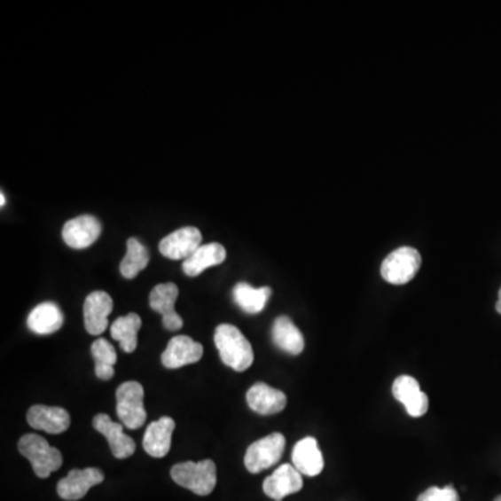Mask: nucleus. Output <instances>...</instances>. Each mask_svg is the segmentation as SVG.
<instances>
[{
    "label": "nucleus",
    "instance_id": "obj_11",
    "mask_svg": "<svg viewBox=\"0 0 501 501\" xmlns=\"http://www.w3.org/2000/svg\"><path fill=\"white\" fill-rule=\"evenodd\" d=\"M102 226L97 217L90 215L68 220L63 227L62 236L65 243L73 249H85L99 239Z\"/></svg>",
    "mask_w": 501,
    "mask_h": 501
},
{
    "label": "nucleus",
    "instance_id": "obj_12",
    "mask_svg": "<svg viewBox=\"0 0 501 501\" xmlns=\"http://www.w3.org/2000/svg\"><path fill=\"white\" fill-rule=\"evenodd\" d=\"M202 356H204L202 344L197 343L192 337L176 336L168 341L160 359L165 368L178 369L198 363Z\"/></svg>",
    "mask_w": 501,
    "mask_h": 501
},
{
    "label": "nucleus",
    "instance_id": "obj_3",
    "mask_svg": "<svg viewBox=\"0 0 501 501\" xmlns=\"http://www.w3.org/2000/svg\"><path fill=\"white\" fill-rule=\"evenodd\" d=\"M19 450L20 453L31 463L34 473L38 478H48L51 474L62 466V453L38 434H24L20 439Z\"/></svg>",
    "mask_w": 501,
    "mask_h": 501
},
{
    "label": "nucleus",
    "instance_id": "obj_26",
    "mask_svg": "<svg viewBox=\"0 0 501 501\" xmlns=\"http://www.w3.org/2000/svg\"><path fill=\"white\" fill-rule=\"evenodd\" d=\"M92 356L95 359V373L100 380H110L114 376V365L117 363V353L114 347L105 339L95 340L91 346Z\"/></svg>",
    "mask_w": 501,
    "mask_h": 501
},
{
    "label": "nucleus",
    "instance_id": "obj_18",
    "mask_svg": "<svg viewBox=\"0 0 501 501\" xmlns=\"http://www.w3.org/2000/svg\"><path fill=\"white\" fill-rule=\"evenodd\" d=\"M249 408L261 415H275L287 405V395L266 383H255L247 393Z\"/></svg>",
    "mask_w": 501,
    "mask_h": 501
},
{
    "label": "nucleus",
    "instance_id": "obj_1",
    "mask_svg": "<svg viewBox=\"0 0 501 501\" xmlns=\"http://www.w3.org/2000/svg\"><path fill=\"white\" fill-rule=\"evenodd\" d=\"M215 344L224 365L244 372L254 364V349L248 340L233 325H219L215 330Z\"/></svg>",
    "mask_w": 501,
    "mask_h": 501
},
{
    "label": "nucleus",
    "instance_id": "obj_27",
    "mask_svg": "<svg viewBox=\"0 0 501 501\" xmlns=\"http://www.w3.org/2000/svg\"><path fill=\"white\" fill-rule=\"evenodd\" d=\"M417 501H459V496L453 485L446 486V488L432 486L424 493H420Z\"/></svg>",
    "mask_w": 501,
    "mask_h": 501
},
{
    "label": "nucleus",
    "instance_id": "obj_9",
    "mask_svg": "<svg viewBox=\"0 0 501 501\" xmlns=\"http://www.w3.org/2000/svg\"><path fill=\"white\" fill-rule=\"evenodd\" d=\"M105 475L100 469H73L66 478L59 481L58 495L67 501H77L87 495L92 486L104 482Z\"/></svg>",
    "mask_w": 501,
    "mask_h": 501
},
{
    "label": "nucleus",
    "instance_id": "obj_17",
    "mask_svg": "<svg viewBox=\"0 0 501 501\" xmlns=\"http://www.w3.org/2000/svg\"><path fill=\"white\" fill-rule=\"evenodd\" d=\"M175 420L162 417L146 427L143 446L145 453L155 458L168 456L172 447V434L175 432Z\"/></svg>",
    "mask_w": 501,
    "mask_h": 501
},
{
    "label": "nucleus",
    "instance_id": "obj_14",
    "mask_svg": "<svg viewBox=\"0 0 501 501\" xmlns=\"http://www.w3.org/2000/svg\"><path fill=\"white\" fill-rule=\"evenodd\" d=\"M114 310V300L107 293L94 292L84 302V324L88 333L99 336L109 325V315Z\"/></svg>",
    "mask_w": 501,
    "mask_h": 501
},
{
    "label": "nucleus",
    "instance_id": "obj_28",
    "mask_svg": "<svg viewBox=\"0 0 501 501\" xmlns=\"http://www.w3.org/2000/svg\"><path fill=\"white\" fill-rule=\"evenodd\" d=\"M496 309H497L498 314L501 315V288L500 292H498V301L497 304H496Z\"/></svg>",
    "mask_w": 501,
    "mask_h": 501
},
{
    "label": "nucleus",
    "instance_id": "obj_13",
    "mask_svg": "<svg viewBox=\"0 0 501 501\" xmlns=\"http://www.w3.org/2000/svg\"><path fill=\"white\" fill-rule=\"evenodd\" d=\"M302 475L294 466L283 464L263 482V492L275 501H282L287 496L294 495L302 489Z\"/></svg>",
    "mask_w": 501,
    "mask_h": 501
},
{
    "label": "nucleus",
    "instance_id": "obj_2",
    "mask_svg": "<svg viewBox=\"0 0 501 501\" xmlns=\"http://www.w3.org/2000/svg\"><path fill=\"white\" fill-rule=\"evenodd\" d=\"M170 475L178 486L188 489L198 496L210 495L216 486V466L212 459L177 464L173 466Z\"/></svg>",
    "mask_w": 501,
    "mask_h": 501
},
{
    "label": "nucleus",
    "instance_id": "obj_30",
    "mask_svg": "<svg viewBox=\"0 0 501 501\" xmlns=\"http://www.w3.org/2000/svg\"><path fill=\"white\" fill-rule=\"evenodd\" d=\"M495 501H501V496H497V497L495 498Z\"/></svg>",
    "mask_w": 501,
    "mask_h": 501
},
{
    "label": "nucleus",
    "instance_id": "obj_15",
    "mask_svg": "<svg viewBox=\"0 0 501 501\" xmlns=\"http://www.w3.org/2000/svg\"><path fill=\"white\" fill-rule=\"evenodd\" d=\"M92 425H94L95 430L106 437L112 454L116 458L124 459L133 456L134 451H136L134 440L127 436L123 432V427L110 419L109 415L98 414L92 419Z\"/></svg>",
    "mask_w": 501,
    "mask_h": 501
},
{
    "label": "nucleus",
    "instance_id": "obj_22",
    "mask_svg": "<svg viewBox=\"0 0 501 501\" xmlns=\"http://www.w3.org/2000/svg\"><path fill=\"white\" fill-rule=\"evenodd\" d=\"M272 340L278 348L292 356L304 351V336L288 317H278L272 327Z\"/></svg>",
    "mask_w": 501,
    "mask_h": 501
},
{
    "label": "nucleus",
    "instance_id": "obj_5",
    "mask_svg": "<svg viewBox=\"0 0 501 501\" xmlns=\"http://www.w3.org/2000/svg\"><path fill=\"white\" fill-rule=\"evenodd\" d=\"M420 263L422 258L417 249L412 247H401L383 261L380 273L390 285H407L417 275Z\"/></svg>",
    "mask_w": 501,
    "mask_h": 501
},
{
    "label": "nucleus",
    "instance_id": "obj_23",
    "mask_svg": "<svg viewBox=\"0 0 501 501\" xmlns=\"http://www.w3.org/2000/svg\"><path fill=\"white\" fill-rule=\"evenodd\" d=\"M272 295V288H255L248 283H237L233 288L236 304L249 315H256L265 309L266 302Z\"/></svg>",
    "mask_w": 501,
    "mask_h": 501
},
{
    "label": "nucleus",
    "instance_id": "obj_24",
    "mask_svg": "<svg viewBox=\"0 0 501 501\" xmlns=\"http://www.w3.org/2000/svg\"><path fill=\"white\" fill-rule=\"evenodd\" d=\"M141 326H143L141 317L131 312L126 317H120L114 320V324L110 327V334H112V339L119 341L120 348L123 349L124 353L131 354L136 351L137 344H138L137 334Z\"/></svg>",
    "mask_w": 501,
    "mask_h": 501
},
{
    "label": "nucleus",
    "instance_id": "obj_20",
    "mask_svg": "<svg viewBox=\"0 0 501 501\" xmlns=\"http://www.w3.org/2000/svg\"><path fill=\"white\" fill-rule=\"evenodd\" d=\"M65 324V317L55 302L36 305L27 319V326L36 334H52Z\"/></svg>",
    "mask_w": 501,
    "mask_h": 501
},
{
    "label": "nucleus",
    "instance_id": "obj_10",
    "mask_svg": "<svg viewBox=\"0 0 501 501\" xmlns=\"http://www.w3.org/2000/svg\"><path fill=\"white\" fill-rule=\"evenodd\" d=\"M393 395L404 405L410 417H424L429 410V398L420 390L419 383L412 376H398L393 383Z\"/></svg>",
    "mask_w": 501,
    "mask_h": 501
},
{
    "label": "nucleus",
    "instance_id": "obj_25",
    "mask_svg": "<svg viewBox=\"0 0 501 501\" xmlns=\"http://www.w3.org/2000/svg\"><path fill=\"white\" fill-rule=\"evenodd\" d=\"M149 253L146 247L143 243H139V239H127V253L123 261L120 263V272L126 278H134L143 272L144 269L148 266Z\"/></svg>",
    "mask_w": 501,
    "mask_h": 501
},
{
    "label": "nucleus",
    "instance_id": "obj_21",
    "mask_svg": "<svg viewBox=\"0 0 501 501\" xmlns=\"http://www.w3.org/2000/svg\"><path fill=\"white\" fill-rule=\"evenodd\" d=\"M226 259V249L222 244L210 243L200 246L190 258L183 262V270L190 278H197L212 266L220 265Z\"/></svg>",
    "mask_w": 501,
    "mask_h": 501
},
{
    "label": "nucleus",
    "instance_id": "obj_6",
    "mask_svg": "<svg viewBox=\"0 0 501 501\" xmlns=\"http://www.w3.org/2000/svg\"><path fill=\"white\" fill-rule=\"evenodd\" d=\"M286 449V437L282 434H269L251 444L244 457V464L248 473L259 474L270 468L282 458Z\"/></svg>",
    "mask_w": 501,
    "mask_h": 501
},
{
    "label": "nucleus",
    "instance_id": "obj_7",
    "mask_svg": "<svg viewBox=\"0 0 501 501\" xmlns=\"http://www.w3.org/2000/svg\"><path fill=\"white\" fill-rule=\"evenodd\" d=\"M202 234L197 227H182L159 243V251L173 261H185L202 246Z\"/></svg>",
    "mask_w": 501,
    "mask_h": 501
},
{
    "label": "nucleus",
    "instance_id": "obj_4",
    "mask_svg": "<svg viewBox=\"0 0 501 501\" xmlns=\"http://www.w3.org/2000/svg\"><path fill=\"white\" fill-rule=\"evenodd\" d=\"M116 412L124 427L136 430L146 420L144 408V387L138 382H126L120 385L116 392Z\"/></svg>",
    "mask_w": 501,
    "mask_h": 501
},
{
    "label": "nucleus",
    "instance_id": "obj_8",
    "mask_svg": "<svg viewBox=\"0 0 501 501\" xmlns=\"http://www.w3.org/2000/svg\"><path fill=\"white\" fill-rule=\"evenodd\" d=\"M178 297V287L175 283H163L153 287L149 294V305L155 312L162 315L163 326L166 330L176 332L182 329V317L176 312V300Z\"/></svg>",
    "mask_w": 501,
    "mask_h": 501
},
{
    "label": "nucleus",
    "instance_id": "obj_29",
    "mask_svg": "<svg viewBox=\"0 0 501 501\" xmlns=\"http://www.w3.org/2000/svg\"><path fill=\"white\" fill-rule=\"evenodd\" d=\"M0 200H2V207H4V204H6V197H4V192H0Z\"/></svg>",
    "mask_w": 501,
    "mask_h": 501
},
{
    "label": "nucleus",
    "instance_id": "obj_16",
    "mask_svg": "<svg viewBox=\"0 0 501 501\" xmlns=\"http://www.w3.org/2000/svg\"><path fill=\"white\" fill-rule=\"evenodd\" d=\"M29 427L43 430L46 434H63L72 424V418L65 408L33 405L27 414Z\"/></svg>",
    "mask_w": 501,
    "mask_h": 501
},
{
    "label": "nucleus",
    "instance_id": "obj_19",
    "mask_svg": "<svg viewBox=\"0 0 501 501\" xmlns=\"http://www.w3.org/2000/svg\"><path fill=\"white\" fill-rule=\"evenodd\" d=\"M293 464L301 475L317 476L324 471V456L315 437L300 440L293 449Z\"/></svg>",
    "mask_w": 501,
    "mask_h": 501
}]
</instances>
